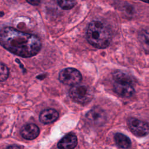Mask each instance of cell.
Returning a JSON list of instances; mask_svg holds the SVG:
<instances>
[{
    "label": "cell",
    "instance_id": "cell-9",
    "mask_svg": "<svg viewBox=\"0 0 149 149\" xmlns=\"http://www.w3.org/2000/svg\"><path fill=\"white\" fill-rule=\"evenodd\" d=\"M77 139L73 133L65 135L58 143L59 149H73L77 146Z\"/></svg>",
    "mask_w": 149,
    "mask_h": 149
},
{
    "label": "cell",
    "instance_id": "cell-13",
    "mask_svg": "<svg viewBox=\"0 0 149 149\" xmlns=\"http://www.w3.org/2000/svg\"><path fill=\"white\" fill-rule=\"evenodd\" d=\"M113 77L115 82H121V83H127L132 84L133 79L127 73L117 70L113 73Z\"/></svg>",
    "mask_w": 149,
    "mask_h": 149
},
{
    "label": "cell",
    "instance_id": "cell-17",
    "mask_svg": "<svg viewBox=\"0 0 149 149\" xmlns=\"http://www.w3.org/2000/svg\"><path fill=\"white\" fill-rule=\"evenodd\" d=\"M6 149H20V148L19 147H17V146L12 145V146H9V147H8L6 148Z\"/></svg>",
    "mask_w": 149,
    "mask_h": 149
},
{
    "label": "cell",
    "instance_id": "cell-11",
    "mask_svg": "<svg viewBox=\"0 0 149 149\" xmlns=\"http://www.w3.org/2000/svg\"><path fill=\"white\" fill-rule=\"evenodd\" d=\"M140 44L146 53L149 54V28L141 30L138 35Z\"/></svg>",
    "mask_w": 149,
    "mask_h": 149
},
{
    "label": "cell",
    "instance_id": "cell-7",
    "mask_svg": "<svg viewBox=\"0 0 149 149\" xmlns=\"http://www.w3.org/2000/svg\"><path fill=\"white\" fill-rule=\"evenodd\" d=\"M39 127L33 123L25 125L20 129L21 136L26 140H33L39 135Z\"/></svg>",
    "mask_w": 149,
    "mask_h": 149
},
{
    "label": "cell",
    "instance_id": "cell-12",
    "mask_svg": "<svg viewBox=\"0 0 149 149\" xmlns=\"http://www.w3.org/2000/svg\"><path fill=\"white\" fill-rule=\"evenodd\" d=\"M114 140L117 146L120 148L127 149L131 146V141L130 139L122 133H116L114 136Z\"/></svg>",
    "mask_w": 149,
    "mask_h": 149
},
{
    "label": "cell",
    "instance_id": "cell-4",
    "mask_svg": "<svg viewBox=\"0 0 149 149\" xmlns=\"http://www.w3.org/2000/svg\"><path fill=\"white\" fill-rule=\"evenodd\" d=\"M82 76L80 72L72 68H65L59 74V80L65 84L74 86L78 84L81 80Z\"/></svg>",
    "mask_w": 149,
    "mask_h": 149
},
{
    "label": "cell",
    "instance_id": "cell-14",
    "mask_svg": "<svg viewBox=\"0 0 149 149\" xmlns=\"http://www.w3.org/2000/svg\"><path fill=\"white\" fill-rule=\"evenodd\" d=\"M59 6L65 10L70 9L74 6L76 0H57Z\"/></svg>",
    "mask_w": 149,
    "mask_h": 149
},
{
    "label": "cell",
    "instance_id": "cell-5",
    "mask_svg": "<svg viewBox=\"0 0 149 149\" xmlns=\"http://www.w3.org/2000/svg\"><path fill=\"white\" fill-rule=\"evenodd\" d=\"M127 125L131 132L136 136L143 137L149 133V123L134 118H130Z\"/></svg>",
    "mask_w": 149,
    "mask_h": 149
},
{
    "label": "cell",
    "instance_id": "cell-3",
    "mask_svg": "<svg viewBox=\"0 0 149 149\" xmlns=\"http://www.w3.org/2000/svg\"><path fill=\"white\" fill-rule=\"evenodd\" d=\"M70 97L75 102L86 104L90 102L93 97V91L86 85L76 84L73 86L69 91Z\"/></svg>",
    "mask_w": 149,
    "mask_h": 149
},
{
    "label": "cell",
    "instance_id": "cell-2",
    "mask_svg": "<svg viewBox=\"0 0 149 149\" xmlns=\"http://www.w3.org/2000/svg\"><path fill=\"white\" fill-rule=\"evenodd\" d=\"M87 38L88 42L97 48L107 47L111 41V34L109 29L101 22L94 20L88 27Z\"/></svg>",
    "mask_w": 149,
    "mask_h": 149
},
{
    "label": "cell",
    "instance_id": "cell-18",
    "mask_svg": "<svg viewBox=\"0 0 149 149\" xmlns=\"http://www.w3.org/2000/svg\"><path fill=\"white\" fill-rule=\"evenodd\" d=\"M3 14H4V13H3L2 12H1V11H0V16H3Z\"/></svg>",
    "mask_w": 149,
    "mask_h": 149
},
{
    "label": "cell",
    "instance_id": "cell-8",
    "mask_svg": "<svg viewBox=\"0 0 149 149\" xmlns=\"http://www.w3.org/2000/svg\"><path fill=\"white\" fill-rule=\"evenodd\" d=\"M113 88L115 92L123 97H130L134 92L132 84L127 83L115 81Z\"/></svg>",
    "mask_w": 149,
    "mask_h": 149
},
{
    "label": "cell",
    "instance_id": "cell-1",
    "mask_svg": "<svg viewBox=\"0 0 149 149\" xmlns=\"http://www.w3.org/2000/svg\"><path fill=\"white\" fill-rule=\"evenodd\" d=\"M0 44L12 54L23 58L37 55L41 48L38 37L11 27H5L0 30Z\"/></svg>",
    "mask_w": 149,
    "mask_h": 149
},
{
    "label": "cell",
    "instance_id": "cell-10",
    "mask_svg": "<svg viewBox=\"0 0 149 149\" xmlns=\"http://www.w3.org/2000/svg\"><path fill=\"white\" fill-rule=\"evenodd\" d=\"M59 117V113L54 109L49 108L42 111L40 115L39 119L41 122L44 124H49L55 122Z\"/></svg>",
    "mask_w": 149,
    "mask_h": 149
},
{
    "label": "cell",
    "instance_id": "cell-16",
    "mask_svg": "<svg viewBox=\"0 0 149 149\" xmlns=\"http://www.w3.org/2000/svg\"><path fill=\"white\" fill-rule=\"evenodd\" d=\"M44 0H26V1L31 5H38Z\"/></svg>",
    "mask_w": 149,
    "mask_h": 149
},
{
    "label": "cell",
    "instance_id": "cell-6",
    "mask_svg": "<svg viewBox=\"0 0 149 149\" xmlns=\"http://www.w3.org/2000/svg\"><path fill=\"white\" fill-rule=\"evenodd\" d=\"M86 119L92 125L101 126L106 121V114L104 110L99 107H94L86 115Z\"/></svg>",
    "mask_w": 149,
    "mask_h": 149
},
{
    "label": "cell",
    "instance_id": "cell-15",
    "mask_svg": "<svg viewBox=\"0 0 149 149\" xmlns=\"http://www.w3.org/2000/svg\"><path fill=\"white\" fill-rule=\"evenodd\" d=\"M9 76V69L3 63H0V82L6 80Z\"/></svg>",
    "mask_w": 149,
    "mask_h": 149
}]
</instances>
